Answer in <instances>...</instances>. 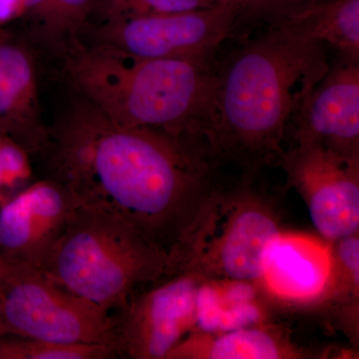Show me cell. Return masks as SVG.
I'll use <instances>...</instances> for the list:
<instances>
[{
  "mask_svg": "<svg viewBox=\"0 0 359 359\" xmlns=\"http://www.w3.org/2000/svg\"><path fill=\"white\" fill-rule=\"evenodd\" d=\"M40 156L78 205L112 212L172 257L216 185L190 142L118 124L79 95Z\"/></svg>",
  "mask_w": 359,
  "mask_h": 359,
  "instance_id": "1",
  "label": "cell"
},
{
  "mask_svg": "<svg viewBox=\"0 0 359 359\" xmlns=\"http://www.w3.org/2000/svg\"><path fill=\"white\" fill-rule=\"evenodd\" d=\"M325 44L292 18L276 21L212 75L195 143L212 165L233 162L250 174L278 164L285 126L327 74Z\"/></svg>",
  "mask_w": 359,
  "mask_h": 359,
  "instance_id": "2",
  "label": "cell"
},
{
  "mask_svg": "<svg viewBox=\"0 0 359 359\" xmlns=\"http://www.w3.org/2000/svg\"><path fill=\"white\" fill-rule=\"evenodd\" d=\"M63 57L77 95L113 121L195 142L211 94L207 62L134 58L82 42Z\"/></svg>",
  "mask_w": 359,
  "mask_h": 359,
  "instance_id": "3",
  "label": "cell"
},
{
  "mask_svg": "<svg viewBox=\"0 0 359 359\" xmlns=\"http://www.w3.org/2000/svg\"><path fill=\"white\" fill-rule=\"evenodd\" d=\"M44 271L73 294L119 313L135 294L173 276L175 264L128 222L78 205Z\"/></svg>",
  "mask_w": 359,
  "mask_h": 359,
  "instance_id": "4",
  "label": "cell"
},
{
  "mask_svg": "<svg viewBox=\"0 0 359 359\" xmlns=\"http://www.w3.org/2000/svg\"><path fill=\"white\" fill-rule=\"evenodd\" d=\"M282 231L275 203L250 182L216 184L175 252V273L257 283L264 252Z\"/></svg>",
  "mask_w": 359,
  "mask_h": 359,
  "instance_id": "5",
  "label": "cell"
},
{
  "mask_svg": "<svg viewBox=\"0 0 359 359\" xmlns=\"http://www.w3.org/2000/svg\"><path fill=\"white\" fill-rule=\"evenodd\" d=\"M0 301L9 334L115 348L114 313L66 290L41 269L0 262Z\"/></svg>",
  "mask_w": 359,
  "mask_h": 359,
  "instance_id": "6",
  "label": "cell"
},
{
  "mask_svg": "<svg viewBox=\"0 0 359 359\" xmlns=\"http://www.w3.org/2000/svg\"><path fill=\"white\" fill-rule=\"evenodd\" d=\"M240 14L231 0L201 11L155 14L87 25L84 44L140 59L204 61L218 48ZM80 36V37H81Z\"/></svg>",
  "mask_w": 359,
  "mask_h": 359,
  "instance_id": "7",
  "label": "cell"
},
{
  "mask_svg": "<svg viewBox=\"0 0 359 359\" xmlns=\"http://www.w3.org/2000/svg\"><path fill=\"white\" fill-rule=\"evenodd\" d=\"M328 243L359 233V158L313 142L297 141L278 163Z\"/></svg>",
  "mask_w": 359,
  "mask_h": 359,
  "instance_id": "8",
  "label": "cell"
},
{
  "mask_svg": "<svg viewBox=\"0 0 359 359\" xmlns=\"http://www.w3.org/2000/svg\"><path fill=\"white\" fill-rule=\"evenodd\" d=\"M204 278L176 273L134 295L116 316L118 356L167 359L195 332L197 295Z\"/></svg>",
  "mask_w": 359,
  "mask_h": 359,
  "instance_id": "9",
  "label": "cell"
},
{
  "mask_svg": "<svg viewBox=\"0 0 359 359\" xmlns=\"http://www.w3.org/2000/svg\"><path fill=\"white\" fill-rule=\"evenodd\" d=\"M77 207L55 180L32 182L0 207V262L44 271Z\"/></svg>",
  "mask_w": 359,
  "mask_h": 359,
  "instance_id": "10",
  "label": "cell"
},
{
  "mask_svg": "<svg viewBox=\"0 0 359 359\" xmlns=\"http://www.w3.org/2000/svg\"><path fill=\"white\" fill-rule=\"evenodd\" d=\"M297 141L359 158V66L344 60L316 84L295 112Z\"/></svg>",
  "mask_w": 359,
  "mask_h": 359,
  "instance_id": "11",
  "label": "cell"
},
{
  "mask_svg": "<svg viewBox=\"0 0 359 359\" xmlns=\"http://www.w3.org/2000/svg\"><path fill=\"white\" fill-rule=\"evenodd\" d=\"M330 269V243L283 230L264 252L257 285L276 301L316 306L327 290Z\"/></svg>",
  "mask_w": 359,
  "mask_h": 359,
  "instance_id": "12",
  "label": "cell"
},
{
  "mask_svg": "<svg viewBox=\"0 0 359 359\" xmlns=\"http://www.w3.org/2000/svg\"><path fill=\"white\" fill-rule=\"evenodd\" d=\"M0 133L32 157L42 154L49 139L40 109L35 59L27 44L6 28L0 29Z\"/></svg>",
  "mask_w": 359,
  "mask_h": 359,
  "instance_id": "13",
  "label": "cell"
},
{
  "mask_svg": "<svg viewBox=\"0 0 359 359\" xmlns=\"http://www.w3.org/2000/svg\"><path fill=\"white\" fill-rule=\"evenodd\" d=\"M309 355L285 328L263 323L215 334L194 332L167 359H299Z\"/></svg>",
  "mask_w": 359,
  "mask_h": 359,
  "instance_id": "14",
  "label": "cell"
},
{
  "mask_svg": "<svg viewBox=\"0 0 359 359\" xmlns=\"http://www.w3.org/2000/svg\"><path fill=\"white\" fill-rule=\"evenodd\" d=\"M257 283L203 280L197 295L195 332H223L264 323Z\"/></svg>",
  "mask_w": 359,
  "mask_h": 359,
  "instance_id": "15",
  "label": "cell"
},
{
  "mask_svg": "<svg viewBox=\"0 0 359 359\" xmlns=\"http://www.w3.org/2000/svg\"><path fill=\"white\" fill-rule=\"evenodd\" d=\"M285 18L301 23L314 39L339 50L344 60L358 62L359 0H316Z\"/></svg>",
  "mask_w": 359,
  "mask_h": 359,
  "instance_id": "16",
  "label": "cell"
},
{
  "mask_svg": "<svg viewBox=\"0 0 359 359\" xmlns=\"http://www.w3.org/2000/svg\"><path fill=\"white\" fill-rule=\"evenodd\" d=\"M330 244L332 252L330 280L316 306L358 309L359 233Z\"/></svg>",
  "mask_w": 359,
  "mask_h": 359,
  "instance_id": "17",
  "label": "cell"
},
{
  "mask_svg": "<svg viewBox=\"0 0 359 359\" xmlns=\"http://www.w3.org/2000/svg\"><path fill=\"white\" fill-rule=\"evenodd\" d=\"M118 358L107 344H57L16 334L0 337V359H110Z\"/></svg>",
  "mask_w": 359,
  "mask_h": 359,
  "instance_id": "18",
  "label": "cell"
},
{
  "mask_svg": "<svg viewBox=\"0 0 359 359\" xmlns=\"http://www.w3.org/2000/svg\"><path fill=\"white\" fill-rule=\"evenodd\" d=\"M98 0H52L50 13L40 37L65 54L79 43Z\"/></svg>",
  "mask_w": 359,
  "mask_h": 359,
  "instance_id": "19",
  "label": "cell"
},
{
  "mask_svg": "<svg viewBox=\"0 0 359 359\" xmlns=\"http://www.w3.org/2000/svg\"><path fill=\"white\" fill-rule=\"evenodd\" d=\"M226 1L229 0H98L91 18L104 22L137 16L186 13L211 8Z\"/></svg>",
  "mask_w": 359,
  "mask_h": 359,
  "instance_id": "20",
  "label": "cell"
},
{
  "mask_svg": "<svg viewBox=\"0 0 359 359\" xmlns=\"http://www.w3.org/2000/svg\"><path fill=\"white\" fill-rule=\"evenodd\" d=\"M32 182V156L13 138L0 133V207Z\"/></svg>",
  "mask_w": 359,
  "mask_h": 359,
  "instance_id": "21",
  "label": "cell"
},
{
  "mask_svg": "<svg viewBox=\"0 0 359 359\" xmlns=\"http://www.w3.org/2000/svg\"><path fill=\"white\" fill-rule=\"evenodd\" d=\"M237 6L238 13L268 16L276 21L287 18L290 14L308 6L316 0H231Z\"/></svg>",
  "mask_w": 359,
  "mask_h": 359,
  "instance_id": "22",
  "label": "cell"
},
{
  "mask_svg": "<svg viewBox=\"0 0 359 359\" xmlns=\"http://www.w3.org/2000/svg\"><path fill=\"white\" fill-rule=\"evenodd\" d=\"M52 0H23L20 20H25L41 34L50 13ZM39 34V36H40Z\"/></svg>",
  "mask_w": 359,
  "mask_h": 359,
  "instance_id": "23",
  "label": "cell"
},
{
  "mask_svg": "<svg viewBox=\"0 0 359 359\" xmlns=\"http://www.w3.org/2000/svg\"><path fill=\"white\" fill-rule=\"evenodd\" d=\"M22 6L23 0H0V29L20 20Z\"/></svg>",
  "mask_w": 359,
  "mask_h": 359,
  "instance_id": "24",
  "label": "cell"
},
{
  "mask_svg": "<svg viewBox=\"0 0 359 359\" xmlns=\"http://www.w3.org/2000/svg\"><path fill=\"white\" fill-rule=\"evenodd\" d=\"M4 334H9L8 328H7L6 318H4V309H2L1 301H0V337Z\"/></svg>",
  "mask_w": 359,
  "mask_h": 359,
  "instance_id": "25",
  "label": "cell"
}]
</instances>
